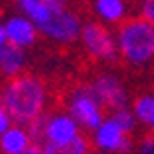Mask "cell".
I'll return each mask as SVG.
<instances>
[{"instance_id":"obj_1","label":"cell","mask_w":154,"mask_h":154,"mask_svg":"<svg viewBox=\"0 0 154 154\" xmlns=\"http://www.w3.org/2000/svg\"><path fill=\"white\" fill-rule=\"evenodd\" d=\"M2 88V102L14 124L28 126L42 114L48 106V86L40 76L24 72L16 78L6 80Z\"/></svg>"},{"instance_id":"obj_2","label":"cell","mask_w":154,"mask_h":154,"mask_svg":"<svg viewBox=\"0 0 154 154\" xmlns=\"http://www.w3.org/2000/svg\"><path fill=\"white\" fill-rule=\"evenodd\" d=\"M120 60L130 68H146L154 62V24L132 16L116 28Z\"/></svg>"},{"instance_id":"obj_3","label":"cell","mask_w":154,"mask_h":154,"mask_svg":"<svg viewBox=\"0 0 154 154\" xmlns=\"http://www.w3.org/2000/svg\"><path fill=\"white\" fill-rule=\"evenodd\" d=\"M66 110H68L72 118L80 124L84 132H94L98 126L104 122V106L90 88V84H78L68 92L66 98Z\"/></svg>"},{"instance_id":"obj_4","label":"cell","mask_w":154,"mask_h":154,"mask_svg":"<svg viewBox=\"0 0 154 154\" xmlns=\"http://www.w3.org/2000/svg\"><path fill=\"white\" fill-rule=\"evenodd\" d=\"M80 44L86 54L96 62L114 64L116 60H120L116 34H112V30L100 20L84 22L82 34H80Z\"/></svg>"},{"instance_id":"obj_5","label":"cell","mask_w":154,"mask_h":154,"mask_svg":"<svg viewBox=\"0 0 154 154\" xmlns=\"http://www.w3.org/2000/svg\"><path fill=\"white\" fill-rule=\"evenodd\" d=\"M88 84H90V88L94 90V94L98 96V100L102 102L104 108H108V110L114 112V110H118V108L130 106V92L126 88L124 80L120 78L114 70L98 72Z\"/></svg>"},{"instance_id":"obj_6","label":"cell","mask_w":154,"mask_h":154,"mask_svg":"<svg viewBox=\"0 0 154 154\" xmlns=\"http://www.w3.org/2000/svg\"><path fill=\"white\" fill-rule=\"evenodd\" d=\"M82 18L76 14L72 8H64V10H54L50 20L40 26V34L44 38L56 42V44H72L80 40L82 34Z\"/></svg>"},{"instance_id":"obj_7","label":"cell","mask_w":154,"mask_h":154,"mask_svg":"<svg viewBox=\"0 0 154 154\" xmlns=\"http://www.w3.org/2000/svg\"><path fill=\"white\" fill-rule=\"evenodd\" d=\"M90 140L94 150L112 152V154H132L136 148V142L132 140V136L120 128V124L112 116L104 118L102 124L90 134Z\"/></svg>"},{"instance_id":"obj_8","label":"cell","mask_w":154,"mask_h":154,"mask_svg":"<svg viewBox=\"0 0 154 154\" xmlns=\"http://www.w3.org/2000/svg\"><path fill=\"white\" fill-rule=\"evenodd\" d=\"M84 134L80 124L72 118L68 110L46 112L44 116V144H68Z\"/></svg>"},{"instance_id":"obj_9","label":"cell","mask_w":154,"mask_h":154,"mask_svg":"<svg viewBox=\"0 0 154 154\" xmlns=\"http://www.w3.org/2000/svg\"><path fill=\"white\" fill-rule=\"evenodd\" d=\"M6 28V38L8 44L20 46V48H30L36 44V40L40 36V30L30 18H26L24 14H16V16L6 18L4 22Z\"/></svg>"},{"instance_id":"obj_10","label":"cell","mask_w":154,"mask_h":154,"mask_svg":"<svg viewBox=\"0 0 154 154\" xmlns=\"http://www.w3.org/2000/svg\"><path fill=\"white\" fill-rule=\"evenodd\" d=\"M92 12L106 26H120L128 20V0H92Z\"/></svg>"},{"instance_id":"obj_11","label":"cell","mask_w":154,"mask_h":154,"mask_svg":"<svg viewBox=\"0 0 154 154\" xmlns=\"http://www.w3.org/2000/svg\"><path fill=\"white\" fill-rule=\"evenodd\" d=\"M26 48L14 44H6L0 56V76H4V80L16 78V76L26 72Z\"/></svg>"},{"instance_id":"obj_12","label":"cell","mask_w":154,"mask_h":154,"mask_svg":"<svg viewBox=\"0 0 154 154\" xmlns=\"http://www.w3.org/2000/svg\"><path fill=\"white\" fill-rule=\"evenodd\" d=\"M32 138L26 126L12 124L8 130L0 136V152L2 154H22L32 146Z\"/></svg>"},{"instance_id":"obj_13","label":"cell","mask_w":154,"mask_h":154,"mask_svg":"<svg viewBox=\"0 0 154 154\" xmlns=\"http://www.w3.org/2000/svg\"><path fill=\"white\" fill-rule=\"evenodd\" d=\"M132 110H134L140 126L148 128V134L154 136V92H140L132 100Z\"/></svg>"},{"instance_id":"obj_14","label":"cell","mask_w":154,"mask_h":154,"mask_svg":"<svg viewBox=\"0 0 154 154\" xmlns=\"http://www.w3.org/2000/svg\"><path fill=\"white\" fill-rule=\"evenodd\" d=\"M16 6H18V10H20V14L30 18L38 28L50 20L52 12H54L50 6L44 4L42 0H16Z\"/></svg>"},{"instance_id":"obj_15","label":"cell","mask_w":154,"mask_h":154,"mask_svg":"<svg viewBox=\"0 0 154 154\" xmlns=\"http://www.w3.org/2000/svg\"><path fill=\"white\" fill-rule=\"evenodd\" d=\"M92 140L86 134H80L76 140L68 144H42L44 154H90L92 152Z\"/></svg>"},{"instance_id":"obj_16","label":"cell","mask_w":154,"mask_h":154,"mask_svg":"<svg viewBox=\"0 0 154 154\" xmlns=\"http://www.w3.org/2000/svg\"><path fill=\"white\" fill-rule=\"evenodd\" d=\"M112 118L116 120L120 124V128L126 132V134H134L136 132V128L140 126V122H138V118H136V114H134V110H132V106H124V108H118V110H114L112 112Z\"/></svg>"},{"instance_id":"obj_17","label":"cell","mask_w":154,"mask_h":154,"mask_svg":"<svg viewBox=\"0 0 154 154\" xmlns=\"http://www.w3.org/2000/svg\"><path fill=\"white\" fill-rule=\"evenodd\" d=\"M138 16L154 24V0H138Z\"/></svg>"},{"instance_id":"obj_18","label":"cell","mask_w":154,"mask_h":154,"mask_svg":"<svg viewBox=\"0 0 154 154\" xmlns=\"http://www.w3.org/2000/svg\"><path fill=\"white\" fill-rule=\"evenodd\" d=\"M132 154H154V136L152 134H146V136L140 138Z\"/></svg>"},{"instance_id":"obj_19","label":"cell","mask_w":154,"mask_h":154,"mask_svg":"<svg viewBox=\"0 0 154 154\" xmlns=\"http://www.w3.org/2000/svg\"><path fill=\"white\" fill-rule=\"evenodd\" d=\"M12 124H14V120L8 114V110L4 108V102H2V88H0V136H2Z\"/></svg>"},{"instance_id":"obj_20","label":"cell","mask_w":154,"mask_h":154,"mask_svg":"<svg viewBox=\"0 0 154 154\" xmlns=\"http://www.w3.org/2000/svg\"><path fill=\"white\" fill-rule=\"evenodd\" d=\"M44 4H48L52 10H64V8H70V0H42Z\"/></svg>"},{"instance_id":"obj_21","label":"cell","mask_w":154,"mask_h":154,"mask_svg":"<svg viewBox=\"0 0 154 154\" xmlns=\"http://www.w3.org/2000/svg\"><path fill=\"white\" fill-rule=\"evenodd\" d=\"M6 44H8V38H6V28H4V24L0 22V56H2V50H4Z\"/></svg>"},{"instance_id":"obj_22","label":"cell","mask_w":154,"mask_h":154,"mask_svg":"<svg viewBox=\"0 0 154 154\" xmlns=\"http://www.w3.org/2000/svg\"><path fill=\"white\" fill-rule=\"evenodd\" d=\"M22 154H44V150H42V146L40 144H32L28 150H24Z\"/></svg>"},{"instance_id":"obj_23","label":"cell","mask_w":154,"mask_h":154,"mask_svg":"<svg viewBox=\"0 0 154 154\" xmlns=\"http://www.w3.org/2000/svg\"><path fill=\"white\" fill-rule=\"evenodd\" d=\"M90 154H112V152H102V150H92Z\"/></svg>"},{"instance_id":"obj_24","label":"cell","mask_w":154,"mask_h":154,"mask_svg":"<svg viewBox=\"0 0 154 154\" xmlns=\"http://www.w3.org/2000/svg\"><path fill=\"white\" fill-rule=\"evenodd\" d=\"M150 80H152V86H154V68H152V74H150Z\"/></svg>"},{"instance_id":"obj_25","label":"cell","mask_w":154,"mask_h":154,"mask_svg":"<svg viewBox=\"0 0 154 154\" xmlns=\"http://www.w3.org/2000/svg\"><path fill=\"white\" fill-rule=\"evenodd\" d=\"M0 154H2V152H0Z\"/></svg>"}]
</instances>
